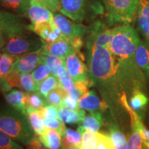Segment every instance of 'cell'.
Segmentation results:
<instances>
[{"label":"cell","instance_id":"cell-1","mask_svg":"<svg viewBox=\"0 0 149 149\" xmlns=\"http://www.w3.org/2000/svg\"><path fill=\"white\" fill-rule=\"evenodd\" d=\"M139 41L137 31L129 24L111 29L109 48L116 59L117 70L126 94L146 90V77L135 59Z\"/></svg>","mask_w":149,"mask_h":149},{"label":"cell","instance_id":"cell-2","mask_svg":"<svg viewBox=\"0 0 149 149\" xmlns=\"http://www.w3.org/2000/svg\"><path fill=\"white\" fill-rule=\"evenodd\" d=\"M90 79L101 92L107 105L120 103L124 92L115 57L109 46L86 44Z\"/></svg>","mask_w":149,"mask_h":149},{"label":"cell","instance_id":"cell-3","mask_svg":"<svg viewBox=\"0 0 149 149\" xmlns=\"http://www.w3.org/2000/svg\"><path fill=\"white\" fill-rule=\"evenodd\" d=\"M0 130L17 143L25 146L37 137L27 115L9 104L0 105Z\"/></svg>","mask_w":149,"mask_h":149},{"label":"cell","instance_id":"cell-4","mask_svg":"<svg viewBox=\"0 0 149 149\" xmlns=\"http://www.w3.org/2000/svg\"><path fill=\"white\" fill-rule=\"evenodd\" d=\"M109 26L129 24L137 13L139 0H102Z\"/></svg>","mask_w":149,"mask_h":149},{"label":"cell","instance_id":"cell-5","mask_svg":"<svg viewBox=\"0 0 149 149\" xmlns=\"http://www.w3.org/2000/svg\"><path fill=\"white\" fill-rule=\"evenodd\" d=\"M54 21L76 52L81 55L80 49L83 45L82 38L88 33L90 28L79 22L72 21L64 15L59 13L54 14Z\"/></svg>","mask_w":149,"mask_h":149},{"label":"cell","instance_id":"cell-6","mask_svg":"<svg viewBox=\"0 0 149 149\" xmlns=\"http://www.w3.org/2000/svg\"><path fill=\"white\" fill-rule=\"evenodd\" d=\"M8 39L1 51L16 56L37 53L45 42L42 39L24 35V33L8 37Z\"/></svg>","mask_w":149,"mask_h":149},{"label":"cell","instance_id":"cell-7","mask_svg":"<svg viewBox=\"0 0 149 149\" xmlns=\"http://www.w3.org/2000/svg\"><path fill=\"white\" fill-rule=\"evenodd\" d=\"M26 29L36 33L46 42H53L57 40L68 41L55 24L54 19L41 23H31L27 26Z\"/></svg>","mask_w":149,"mask_h":149},{"label":"cell","instance_id":"cell-8","mask_svg":"<svg viewBox=\"0 0 149 149\" xmlns=\"http://www.w3.org/2000/svg\"><path fill=\"white\" fill-rule=\"evenodd\" d=\"M83 55L77 52L68 55L64 59L65 66L74 81V83L89 81L88 70L84 63Z\"/></svg>","mask_w":149,"mask_h":149},{"label":"cell","instance_id":"cell-9","mask_svg":"<svg viewBox=\"0 0 149 149\" xmlns=\"http://www.w3.org/2000/svg\"><path fill=\"white\" fill-rule=\"evenodd\" d=\"M60 12L72 21L81 23L86 14V0H59Z\"/></svg>","mask_w":149,"mask_h":149},{"label":"cell","instance_id":"cell-10","mask_svg":"<svg viewBox=\"0 0 149 149\" xmlns=\"http://www.w3.org/2000/svg\"><path fill=\"white\" fill-rule=\"evenodd\" d=\"M75 52V49L68 41L57 40L53 42H45L38 53L42 55H53L65 59Z\"/></svg>","mask_w":149,"mask_h":149},{"label":"cell","instance_id":"cell-11","mask_svg":"<svg viewBox=\"0 0 149 149\" xmlns=\"http://www.w3.org/2000/svg\"><path fill=\"white\" fill-rule=\"evenodd\" d=\"M0 32L8 37L23 34V28L18 17L0 10Z\"/></svg>","mask_w":149,"mask_h":149},{"label":"cell","instance_id":"cell-12","mask_svg":"<svg viewBox=\"0 0 149 149\" xmlns=\"http://www.w3.org/2000/svg\"><path fill=\"white\" fill-rule=\"evenodd\" d=\"M40 64H42V55L37 53H33L19 56L10 70L26 73L33 71Z\"/></svg>","mask_w":149,"mask_h":149},{"label":"cell","instance_id":"cell-13","mask_svg":"<svg viewBox=\"0 0 149 149\" xmlns=\"http://www.w3.org/2000/svg\"><path fill=\"white\" fill-rule=\"evenodd\" d=\"M26 17L29 19L31 24L49 22L54 19V14L52 11L34 0L30 1Z\"/></svg>","mask_w":149,"mask_h":149},{"label":"cell","instance_id":"cell-14","mask_svg":"<svg viewBox=\"0 0 149 149\" xmlns=\"http://www.w3.org/2000/svg\"><path fill=\"white\" fill-rule=\"evenodd\" d=\"M138 28L149 47V0H139L137 9Z\"/></svg>","mask_w":149,"mask_h":149},{"label":"cell","instance_id":"cell-15","mask_svg":"<svg viewBox=\"0 0 149 149\" xmlns=\"http://www.w3.org/2000/svg\"><path fill=\"white\" fill-rule=\"evenodd\" d=\"M78 106L81 109L89 112H101L107 107L105 102H102L94 91H88L78 101Z\"/></svg>","mask_w":149,"mask_h":149},{"label":"cell","instance_id":"cell-16","mask_svg":"<svg viewBox=\"0 0 149 149\" xmlns=\"http://www.w3.org/2000/svg\"><path fill=\"white\" fill-rule=\"evenodd\" d=\"M5 99L10 107L26 115V93L16 89H12L9 92L5 93Z\"/></svg>","mask_w":149,"mask_h":149},{"label":"cell","instance_id":"cell-17","mask_svg":"<svg viewBox=\"0 0 149 149\" xmlns=\"http://www.w3.org/2000/svg\"><path fill=\"white\" fill-rule=\"evenodd\" d=\"M61 146L64 149H80L82 135L78 130L65 128L61 135Z\"/></svg>","mask_w":149,"mask_h":149},{"label":"cell","instance_id":"cell-18","mask_svg":"<svg viewBox=\"0 0 149 149\" xmlns=\"http://www.w3.org/2000/svg\"><path fill=\"white\" fill-rule=\"evenodd\" d=\"M137 64L149 82V47L144 41H139L135 53Z\"/></svg>","mask_w":149,"mask_h":149},{"label":"cell","instance_id":"cell-19","mask_svg":"<svg viewBox=\"0 0 149 149\" xmlns=\"http://www.w3.org/2000/svg\"><path fill=\"white\" fill-rule=\"evenodd\" d=\"M86 116L84 109L79 108L77 110L68 109L61 107L58 109V118L63 123L80 124Z\"/></svg>","mask_w":149,"mask_h":149},{"label":"cell","instance_id":"cell-20","mask_svg":"<svg viewBox=\"0 0 149 149\" xmlns=\"http://www.w3.org/2000/svg\"><path fill=\"white\" fill-rule=\"evenodd\" d=\"M37 138L47 148L59 149L61 146V135L55 130L45 128L44 133L37 136Z\"/></svg>","mask_w":149,"mask_h":149},{"label":"cell","instance_id":"cell-21","mask_svg":"<svg viewBox=\"0 0 149 149\" xmlns=\"http://www.w3.org/2000/svg\"><path fill=\"white\" fill-rule=\"evenodd\" d=\"M26 115L35 135L38 136L44 133L45 127L43 123V115L41 111L32 107H27Z\"/></svg>","mask_w":149,"mask_h":149},{"label":"cell","instance_id":"cell-22","mask_svg":"<svg viewBox=\"0 0 149 149\" xmlns=\"http://www.w3.org/2000/svg\"><path fill=\"white\" fill-rule=\"evenodd\" d=\"M82 126L86 130L97 133L103 124V120L100 112H90V114L85 116L81 122Z\"/></svg>","mask_w":149,"mask_h":149},{"label":"cell","instance_id":"cell-23","mask_svg":"<svg viewBox=\"0 0 149 149\" xmlns=\"http://www.w3.org/2000/svg\"><path fill=\"white\" fill-rule=\"evenodd\" d=\"M77 130L82 135L80 149H97L98 145V137L97 133L86 130L83 126H79Z\"/></svg>","mask_w":149,"mask_h":149},{"label":"cell","instance_id":"cell-24","mask_svg":"<svg viewBox=\"0 0 149 149\" xmlns=\"http://www.w3.org/2000/svg\"><path fill=\"white\" fill-rule=\"evenodd\" d=\"M110 138L115 149H129L128 141L124 133L117 125H111L109 128Z\"/></svg>","mask_w":149,"mask_h":149},{"label":"cell","instance_id":"cell-25","mask_svg":"<svg viewBox=\"0 0 149 149\" xmlns=\"http://www.w3.org/2000/svg\"><path fill=\"white\" fill-rule=\"evenodd\" d=\"M42 63H44L51 68V74L57 77L58 72L66 67L65 66L64 59L53 55H42Z\"/></svg>","mask_w":149,"mask_h":149},{"label":"cell","instance_id":"cell-26","mask_svg":"<svg viewBox=\"0 0 149 149\" xmlns=\"http://www.w3.org/2000/svg\"><path fill=\"white\" fill-rule=\"evenodd\" d=\"M31 0H0L3 6L10 8L19 14L26 15Z\"/></svg>","mask_w":149,"mask_h":149},{"label":"cell","instance_id":"cell-27","mask_svg":"<svg viewBox=\"0 0 149 149\" xmlns=\"http://www.w3.org/2000/svg\"><path fill=\"white\" fill-rule=\"evenodd\" d=\"M19 56L2 53H0V80H2L9 73L13 64Z\"/></svg>","mask_w":149,"mask_h":149},{"label":"cell","instance_id":"cell-28","mask_svg":"<svg viewBox=\"0 0 149 149\" xmlns=\"http://www.w3.org/2000/svg\"><path fill=\"white\" fill-rule=\"evenodd\" d=\"M27 107H32L33 109L41 111L48 105L46 98L44 97L40 92H30L26 93Z\"/></svg>","mask_w":149,"mask_h":149},{"label":"cell","instance_id":"cell-29","mask_svg":"<svg viewBox=\"0 0 149 149\" xmlns=\"http://www.w3.org/2000/svg\"><path fill=\"white\" fill-rule=\"evenodd\" d=\"M67 95H68V92L60 86L48 93L46 97V100L48 104L59 109L62 107L63 100Z\"/></svg>","mask_w":149,"mask_h":149},{"label":"cell","instance_id":"cell-30","mask_svg":"<svg viewBox=\"0 0 149 149\" xmlns=\"http://www.w3.org/2000/svg\"><path fill=\"white\" fill-rule=\"evenodd\" d=\"M130 106L135 111L141 112L146 107L148 99L145 95L144 92L140 91H135L130 97Z\"/></svg>","mask_w":149,"mask_h":149},{"label":"cell","instance_id":"cell-31","mask_svg":"<svg viewBox=\"0 0 149 149\" xmlns=\"http://www.w3.org/2000/svg\"><path fill=\"white\" fill-rule=\"evenodd\" d=\"M58 78L53 74H50L48 77L46 78L45 79L43 80L42 82L40 84V88H39V92L44 97L48 95V93L51 92L54 89L57 88V87L60 86Z\"/></svg>","mask_w":149,"mask_h":149},{"label":"cell","instance_id":"cell-32","mask_svg":"<svg viewBox=\"0 0 149 149\" xmlns=\"http://www.w3.org/2000/svg\"><path fill=\"white\" fill-rule=\"evenodd\" d=\"M20 88L28 93L39 91V86L35 83L32 74H29V72L21 73Z\"/></svg>","mask_w":149,"mask_h":149},{"label":"cell","instance_id":"cell-33","mask_svg":"<svg viewBox=\"0 0 149 149\" xmlns=\"http://www.w3.org/2000/svg\"><path fill=\"white\" fill-rule=\"evenodd\" d=\"M51 74V68L44 63L40 64L32 71V76L33 79H34L37 85L39 86V88H40V84L42 82L43 80L45 79Z\"/></svg>","mask_w":149,"mask_h":149},{"label":"cell","instance_id":"cell-34","mask_svg":"<svg viewBox=\"0 0 149 149\" xmlns=\"http://www.w3.org/2000/svg\"><path fill=\"white\" fill-rule=\"evenodd\" d=\"M43 123L44 127L49 129L55 130L61 135L66 128L64 124L59 120L58 117H44Z\"/></svg>","mask_w":149,"mask_h":149},{"label":"cell","instance_id":"cell-35","mask_svg":"<svg viewBox=\"0 0 149 149\" xmlns=\"http://www.w3.org/2000/svg\"><path fill=\"white\" fill-rule=\"evenodd\" d=\"M0 149H24L10 136L0 130Z\"/></svg>","mask_w":149,"mask_h":149},{"label":"cell","instance_id":"cell-36","mask_svg":"<svg viewBox=\"0 0 149 149\" xmlns=\"http://www.w3.org/2000/svg\"><path fill=\"white\" fill-rule=\"evenodd\" d=\"M133 133L128 139V148L129 149H142L143 140L139 130L135 127H132Z\"/></svg>","mask_w":149,"mask_h":149},{"label":"cell","instance_id":"cell-37","mask_svg":"<svg viewBox=\"0 0 149 149\" xmlns=\"http://www.w3.org/2000/svg\"><path fill=\"white\" fill-rule=\"evenodd\" d=\"M20 77H21V73L10 70L5 77V79L11 88L17 87L20 88Z\"/></svg>","mask_w":149,"mask_h":149},{"label":"cell","instance_id":"cell-38","mask_svg":"<svg viewBox=\"0 0 149 149\" xmlns=\"http://www.w3.org/2000/svg\"><path fill=\"white\" fill-rule=\"evenodd\" d=\"M34 1L46 6L53 13H56L61 10V5L59 0H34Z\"/></svg>","mask_w":149,"mask_h":149},{"label":"cell","instance_id":"cell-39","mask_svg":"<svg viewBox=\"0 0 149 149\" xmlns=\"http://www.w3.org/2000/svg\"><path fill=\"white\" fill-rule=\"evenodd\" d=\"M40 111L43 115V118L44 117H58V109L51 104H48Z\"/></svg>","mask_w":149,"mask_h":149},{"label":"cell","instance_id":"cell-40","mask_svg":"<svg viewBox=\"0 0 149 149\" xmlns=\"http://www.w3.org/2000/svg\"><path fill=\"white\" fill-rule=\"evenodd\" d=\"M62 107L72 110H77L79 109V106H78V102L71 97L69 95H67L64 97V100H63Z\"/></svg>","mask_w":149,"mask_h":149},{"label":"cell","instance_id":"cell-41","mask_svg":"<svg viewBox=\"0 0 149 149\" xmlns=\"http://www.w3.org/2000/svg\"><path fill=\"white\" fill-rule=\"evenodd\" d=\"M27 149H50L46 148L36 137L27 145Z\"/></svg>","mask_w":149,"mask_h":149},{"label":"cell","instance_id":"cell-42","mask_svg":"<svg viewBox=\"0 0 149 149\" xmlns=\"http://www.w3.org/2000/svg\"><path fill=\"white\" fill-rule=\"evenodd\" d=\"M5 43L6 41L4 40V37H3V34L1 32H0V51H1V49L5 45Z\"/></svg>","mask_w":149,"mask_h":149},{"label":"cell","instance_id":"cell-43","mask_svg":"<svg viewBox=\"0 0 149 149\" xmlns=\"http://www.w3.org/2000/svg\"><path fill=\"white\" fill-rule=\"evenodd\" d=\"M110 149H115L114 146H113V143H112V141H111V144H110Z\"/></svg>","mask_w":149,"mask_h":149},{"label":"cell","instance_id":"cell-44","mask_svg":"<svg viewBox=\"0 0 149 149\" xmlns=\"http://www.w3.org/2000/svg\"><path fill=\"white\" fill-rule=\"evenodd\" d=\"M61 149H64V148H61Z\"/></svg>","mask_w":149,"mask_h":149}]
</instances>
